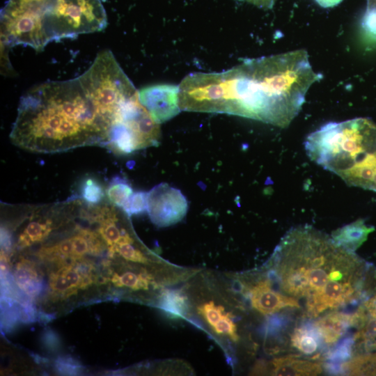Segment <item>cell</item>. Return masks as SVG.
<instances>
[{"instance_id":"4fadbf2b","label":"cell","mask_w":376,"mask_h":376,"mask_svg":"<svg viewBox=\"0 0 376 376\" xmlns=\"http://www.w3.org/2000/svg\"><path fill=\"white\" fill-rule=\"evenodd\" d=\"M374 230L363 220L359 219L333 232L331 237L340 246L354 252L367 240L369 233Z\"/></svg>"},{"instance_id":"f546056e","label":"cell","mask_w":376,"mask_h":376,"mask_svg":"<svg viewBox=\"0 0 376 376\" xmlns=\"http://www.w3.org/2000/svg\"><path fill=\"white\" fill-rule=\"evenodd\" d=\"M343 0H315V1L323 8H331L338 5Z\"/></svg>"},{"instance_id":"2e32d148","label":"cell","mask_w":376,"mask_h":376,"mask_svg":"<svg viewBox=\"0 0 376 376\" xmlns=\"http://www.w3.org/2000/svg\"><path fill=\"white\" fill-rule=\"evenodd\" d=\"M159 307L173 318H182L189 309L187 297L180 290H165L161 294Z\"/></svg>"},{"instance_id":"83f0119b","label":"cell","mask_w":376,"mask_h":376,"mask_svg":"<svg viewBox=\"0 0 376 376\" xmlns=\"http://www.w3.org/2000/svg\"><path fill=\"white\" fill-rule=\"evenodd\" d=\"M368 314L376 318V294L363 302Z\"/></svg>"},{"instance_id":"7c38bea8","label":"cell","mask_w":376,"mask_h":376,"mask_svg":"<svg viewBox=\"0 0 376 376\" xmlns=\"http://www.w3.org/2000/svg\"><path fill=\"white\" fill-rule=\"evenodd\" d=\"M323 344L333 345L352 327L351 314L331 312L313 323Z\"/></svg>"},{"instance_id":"9c48e42d","label":"cell","mask_w":376,"mask_h":376,"mask_svg":"<svg viewBox=\"0 0 376 376\" xmlns=\"http://www.w3.org/2000/svg\"><path fill=\"white\" fill-rule=\"evenodd\" d=\"M245 292L251 306L264 315H272L286 307L300 308L297 299L274 290L267 277L251 285L245 284Z\"/></svg>"},{"instance_id":"4dcf8cb0","label":"cell","mask_w":376,"mask_h":376,"mask_svg":"<svg viewBox=\"0 0 376 376\" xmlns=\"http://www.w3.org/2000/svg\"><path fill=\"white\" fill-rule=\"evenodd\" d=\"M371 355H372L371 357H372V360H373V365L375 366V368L376 369V352L373 353V354H371Z\"/></svg>"},{"instance_id":"f1b7e54d","label":"cell","mask_w":376,"mask_h":376,"mask_svg":"<svg viewBox=\"0 0 376 376\" xmlns=\"http://www.w3.org/2000/svg\"><path fill=\"white\" fill-rule=\"evenodd\" d=\"M257 7L269 9L272 8L276 0H244Z\"/></svg>"},{"instance_id":"e0dca14e","label":"cell","mask_w":376,"mask_h":376,"mask_svg":"<svg viewBox=\"0 0 376 376\" xmlns=\"http://www.w3.org/2000/svg\"><path fill=\"white\" fill-rule=\"evenodd\" d=\"M53 221L50 219L30 221L20 233L18 246L27 247L45 239L53 229Z\"/></svg>"},{"instance_id":"9a60e30c","label":"cell","mask_w":376,"mask_h":376,"mask_svg":"<svg viewBox=\"0 0 376 376\" xmlns=\"http://www.w3.org/2000/svg\"><path fill=\"white\" fill-rule=\"evenodd\" d=\"M291 345L304 354H315L322 340L312 324L304 325L294 329L290 338Z\"/></svg>"},{"instance_id":"d4e9b609","label":"cell","mask_w":376,"mask_h":376,"mask_svg":"<svg viewBox=\"0 0 376 376\" xmlns=\"http://www.w3.org/2000/svg\"><path fill=\"white\" fill-rule=\"evenodd\" d=\"M55 368L58 373L70 375L80 373L84 368L79 362L71 357L58 358L55 362Z\"/></svg>"},{"instance_id":"603a6c76","label":"cell","mask_w":376,"mask_h":376,"mask_svg":"<svg viewBox=\"0 0 376 376\" xmlns=\"http://www.w3.org/2000/svg\"><path fill=\"white\" fill-rule=\"evenodd\" d=\"M198 313L212 329L227 312L224 306L211 300L198 306Z\"/></svg>"},{"instance_id":"5b68a950","label":"cell","mask_w":376,"mask_h":376,"mask_svg":"<svg viewBox=\"0 0 376 376\" xmlns=\"http://www.w3.org/2000/svg\"><path fill=\"white\" fill-rule=\"evenodd\" d=\"M107 25L101 0H49L43 17L47 44L101 31Z\"/></svg>"},{"instance_id":"30bf717a","label":"cell","mask_w":376,"mask_h":376,"mask_svg":"<svg viewBox=\"0 0 376 376\" xmlns=\"http://www.w3.org/2000/svg\"><path fill=\"white\" fill-rule=\"evenodd\" d=\"M91 266L86 262L75 261L53 273L49 279L52 294L66 297L88 287L92 283Z\"/></svg>"},{"instance_id":"52a82bcc","label":"cell","mask_w":376,"mask_h":376,"mask_svg":"<svg viewBox=\"0 0 376 376\" xmlns=\"http://www.w3.org/2000/svg\"><path fill=\"white\" fill-rule=\"evenodd\" d=\"M188 203L181 191L162 182L148 192V210L151 221L166 227L180 221L186 215Z\"/></svg>"},{"instance_id":"7402d4cb","label":"cell","mask_w":376,"mask_h":376,"mask_svg":"<svg viewBox=\"0 0 376 376\" xmlns=\"http://www.w3.org/2000/svg\"><path fill=\"white\" fill-rule=\"evenodd\" d=\"M354 337H347L323 355L329 362L340 363L350 359L354 354Z\"/></svg>"},{"instance_id":"cb8c5ba5","label":"cell","mask_w":376,"mask_h":376,"mask_svg":"<svg viewBox=\"0 0 376 376\" xmlns=\"http://www.w3.org/2000/svg\"><path fill=\"white\" fill-rule=\"evenodd\" d=\"M122 210L129 217L147 212L148 192L139 191L133 193L129 201Z\"/></svg>"},{"instance_id":"ba28073f","label":"cell","mask_w":376,"mask_h":376,"mask_svg":"<svg viewBox=\"0 0 376 376\" xmlns=\"http://www.w3.org/2000/svg\"><path fill=\"white\" fill-rule=\"evenodd\" d=\"M141 104L157 124L168 121L182 110L179 104V86L159 84L138 91Z\"/></svg>"},{"instance_id":"ac0fdd59","label":"cell","mask_w":376,"mask_h":376,"mask_svg":"<svg viewBox=\"0 0 376 376\" xmlns=\"http://www.w3.org/2000/svg\"><path fill=\"white\" fill-rule=\"evenodd\" d=\"M106 194L111 204L123 209L133 194V189L127 180L114 177L109 182Z\"/></svg>"},{"instance_id":"44dd1931","label":"cell","mask_w":376,"mask_h":376,"mask_svg":"<svg viewBox=\"0 0 376 376\" xmlns=\"http://www.w3.org/2000/svg\"><path fill=\"white\" fill-rule=\"evenodd\" d=\"M80 197L89 205H98L104 197V189L93 178H86L81 184Z\"/></svg>"},{"instance_id":"7a4b0ae2","label":"cell","mask_w":376,"mask_h":376,"mask_svg":"<svg viewBox=\"0 0 376 376\" xmlns=\"http://www.w3.org/2000/svg\"><path fill=\"white\" fill-rule=\"evenodd\" d=\"M118 112L99 98L86 71L66 81L31 88L20 99L10 134L26 150L58 152L78 147H107Z\"/></svg>"},{"instance_id":"8fae6325","label":"cell","mask_w":376,"mask_h":376,"mask_svg":"<svg viewBox=\"0 0 376 376\" xmlns=\"http://www.w3.org/2000/svg\"><path fill=\"white\" fill-rule=\"evenodd\" d=\"M322 367L318 361L300 359L299 355L292 354L272 359L267 363V373L272 375H316L322 372Z\"/></svg>"},{"instance_id":"d6986e66","label":"cell","mask_w":376,"mask_h":376,"mask_svg":"<svg viewBox=\"0 0 376 376\" xmlns=\"http://www.w3.org/2000/svg\"><path fill=\"white\" fill-rule=\"evenodd\" d=\"M153 279L146 273L135 274L133 272H126L121 275L115 274L112 283L118 287H125L134 290H148Z\"/></svg>"},{"instance_id":"3957f363","label":"cell","mask_w":376,"mask_h":376,"mask_svg":"<svg viewBox=\"0 0 376 376\" xmlns=\"http://www.w3.org/2000/svg\"><path fill=\"white\" fill-rule=\"evenodd\" d=\"M322 77L306 50L247 58L230 69L209 72L204 95L210 113H226L288 127L308 90Z\"/></svg>"},{"instance_id":"4316f807","label":"cell","mask_w":376,"mask_h":376,"mask_svg":"<svg viewBox=\"0 0 376 376\" xmlns=\"http://www.w3.org/2000/svg\"><path fill=\"white\" fill-rule=\"evenodd\" d=\"M1 251H3L6 254L10 251L12 247L11 235L4 226H1Z\"/></svg>"},{"instance_id":"6da1fadb","label":"cell","mask_w":376,"mask_h":376,"mask_svg":"<svg viewBox=\"0 0 376 376\" xmlns=\"http://www.w3.org/2000/svg\"><path fill=\"white\" fill-rule=\"evenodd\" d=\"M268 266L267 278L276 283L279 292L305 301L311 318L356 304L368 295V264L310 226L290 229Z\"/></svg>"},{"instance_id":"484cf974","label":"cell","mask_w":376,"mask_h":376,"mask_svg":"<svg viewBox=\"0 0 376 376\" xmlns=\"http://www.w3.org/2000/svg\"><path fill=\"white\" fill-rule=\"evenodd\" d=\"M42 341L49 350H56L60 345L59 338L52 330H47L42 335Z\"/></svg>"},{"instance_id":"5bb4252c","label":"cell","mask_w":376,"mask_h":376,"mask_svg":"<svg viewBox=\"0 0 376 376\" xmlns=\"http://www.w3.org/2000/svg\"><path fill=\"white\" fill-rule=\"evenodd\" d=\"M14 281L18 288L29 297H36L42 290V279L30 261L23 260L17 263Z\"/></svg>"},{"instance_id":"277c9868","label":"cell","mask_w":376,"mask_h":376,"mask_svg":"<svg viewBox=\"0 0 376 376\" xmlns=\"http://www.w3.org/2000/svg\"><path fill=\"white\" fill-rule=\"evenodd\" d=\"M310 159L350 186L376 191V124L366 118L331 122L305 141Z\"/></svg>"},{"instance_id":"8992f818","label":"cell","mask_w":376,"mask_h":376,"mask_svg":"<svg viewBox=\"0 0 376 376\" xmlns=\"http://www.w3.org/2000/svg\"><path fill=\"white\" fill-rule=\"evenodd\" d=\"M49 1L8 0L1 11V36L3 44L42 50L48 45L43 29V17Z\"/></svg>"},{"instance_id":"ffe728a7","label":"cell","mask_w":376,"mask_h":376,"mask_svg":"<svg viewBox=\"0 0 376 376\" xmlns=\"http://www.w3.org/2000/svg\"><path fill=\"white\" fill-rule=\"evenodd\" d=\"M133 240L130 234H127L118 244L112 249H109L111 256L117 253L127 260L147 263L148 260L141 251L132 245Z\"/></svg>"}]
</instances>
